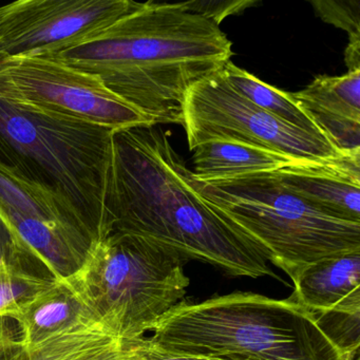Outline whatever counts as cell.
I'll return each instance as SVG.
<instances>
[{"mask_svg": "<svg viewBox=\"0 0 360 360\" xmlns=\"http://www.w3.org/2000/svg\"><path fill=\"white\" fill-rule=\"evenodd\" d=\"M104 212L103 236L143 238L233 276H274L259 246L201 195L158 125L113 131Z\"/></svg>", "mask_w": 360, "mask_h": 360, "instance_id": "obj_1", "label": "cell"}, {"mask_svg": "<svg viewBox=\"0 0 360 360\" xmlns=\"http://www.w3.org/2000/svg\"><path fill=\"white\" fill-rule=\"evenodd\" d=\"M231 47L185 3L147 1L86 41L37 56L96 77L153 125H182L189 90L231 60Z\"/></svg>", "mask_w": 360, "mask_h": 360, "instance_id": "obj_2", "label": "cell"}, {"mask_svg": "<svg viewBox=\"0 0 360 360\" xmlns=\"http://www.w3.org/2000/svg\"><path fill=\"white\" fill-rule=\"evenodd\" d=\"M149 337L160 349L227 360H347L292 299L233 292L181 301Z\"/></svg>", "mask_w": 360, "mask_h": 360, "instance_id": "obj_3", "label": "cell"}, {"mask_svg": "<svg viewBox=\"0 0 360 360\" xmlns=\"http://www.w3.org/2000/svg\"><path fill=\"white\" fill-rule=\"evenodd\" d=\"M113 130L0 98V159L62 195L104 235Z\"/></svg>", "mask_w": 360, "mask_h": 360, "instance_id": "obj_4", "label": "cell"}, {"mask_svg": "<svg viewBox=\"0 0 360 360\" xmlns=\"http://www.w3.org/2000/svg\"><path fill=\"white\" fill-rule=\"evenodd\" d=\"M184 262L169 248L112 231L94 240L64 280L94 317L134 340L183 301L189 285Z\"/></svg>", "mask_w": 360, "mask_h": 360, "instance_id": "obj_5", "label": "cell"}, {"mask_svg": "<svg viewBox=\"0 0 360 360\" xmlns=\"http://www.w3.org/2000/svg\"><path fill=\"white\" fill-rule=\"evenodd\" d=\"M195 182L201 195L292 280L320 259L360 250V223L322 214L286 188L275 172Z\"/></svg>", "mask_w": 360, "mask_h": 360, "instance_id": "obj_6", "label": "cell"}, {"mask_svg": "<svg viewBox=\"0 0 360 360\" xmlns=\"http://www.w3.org/2000/svg\"><path fill=\"white\" fill-rule=\"evenodd\" d=\"M182 126L189 150L212 141H233L299 161L338 159L330 141L283 123L240 96L221 70L195 84L184 101Z\"/></svg>", "mask_w": 360, "mask_h": 360, "instance_id": "obj_7", "label": "cell"}, {"mask_svg": "<svg viewBox=\"0 0 360 360\" xmlns=\"http://www.w3.org/2000/svg\"><path fill=\"white\" fill-rule=\"evenodd\" d=\"M0 98L110 128L153 125L96 77L39 56L0 64Z\"/></svg>", "mask_w": 360, "mask_h": 360, "instance_id": "obj_8", "label": "cell"}, {"mask_svg": "<svg viewBox=\"0 0 360 360\" xmlns=\"http://www.w3.org/2000/svg\"><path fill=\"white\" fill-rule=\"evenodd\" d=\"M132 0H20L0 7V64L90 39L142 7Z\"/></svg>", "mask_w": 360, "mask_h": 360, "instance_id": "obj_9", "label": "cell"}, {"mask_svg": "<svg viewBox=\"0 0 360 360\" xmlns=\"http://www.w3.org/2000/svg\"><path fill=\"white\" fill-rule=\"evenodd\" d=\"M130 341L91 314L37 340L18 320L0 317V360H127Z\"/></svg>", "mask_w": 360, "mask_h": 360, "instance_id": "obj_10", "label": "cell"}, {"mask_svg": "<svg viewBox=\"0 0 360 360\" xmlns=\"http://www.w3.org/2000/svg\"><path fill=\"white\" fill-rule=\"evenodd\" d=\"M275 174L286 188L322 214L360 223V151L328 161L292 164Z\"/></svg>", "mask_w": 360, "mask_h": 360, "instance_id": "obj_11", "label": "cell"}, {"mask_svg": "<svg viewBox=\"0 0 360 360\" xmlns=\"http://www.w3.org/2000/svg\"><path fill=\"white\" fill-rule=\"evenodd\" d=\"M0 212L49 223L89 243L94 240L81 214L56 189L1 159Z\"/></svg>", "mask_w": 360, "mask_h": 360, "instance_id": "obj_12", "label": "cell"}, {"mask_svg": "<svg viewBox=\"0 0 360 360\" xmlns=\"http://www.w3.org/2000/svg\"><path fill=\"white\" fill-rule=\"evenodd\" d=\"M290 299L309 311H360V250L320 259L292 279Z\"/></svg>", "mask_w": 360, "mask_h": 360, "instance_id": "obj_13", "label": "cell"}, {"mask_svg": "<svg viewBox=\"0 0 360 360\" xmlns=\"http://www.w3.org/2000/svg\"><path fill=\"white\" fill-rule=\"evenodd\" d=\"M193 151V174L199 182L275 172L292 164L311 162L299 161L282 153L233 141H212L200 145Z\"/></svg>", "mask_w": 360, "mask_h": 360, "instance_id": "obj_14", "label": "cell"}, {"mask_svg": "<svg viewBox=\"0 0 360 360\" xmlns=\"http://www.w3.org/2000/svg\"><path fill=\"white\" fill-rule=\"evenodd\" d=\"M90 313L64 279L35 295L15 318L29 340L66 328ZM92 315V314H91Z\"/></svg>", "mask_w": 360, "mask_h": 360, "instance_id": "obj_15", "label": "cell"}, {"mask_svg": "<svg viewBox=\"0 0 360 360\" xmlns=\"http://www.w3.org/2000/svg\"><path fill=\"white\" fill-rule=\"evenodd\" d=\"M292 96L315 123L321 119L360 122V71L342 77L318 75Z\"/></svg>", "mask_w": 360, "mask_h": 360, "instance_id": "obj_16", "label": "cell"}, {"mask_svg": "<svg viewBox=\"0 0 360 360\" xmlns=\"http://www.w3.org/2000/svg\"><path fill=\"white\" fill-rule=\"evenodd\" d=\"M221 72L231 87L255 106L283 123L328 140L311 115L292 98V94L263 83L248 71L236 66L231 60L223 66Z\"/></svg>", "mask_w": 360, "mask_h": 360, "instance_id": "obj_17", "label": "cell"}, {"mask_svg": "<svg viewBox=\"0 0 360 360\" xmlns=\"http://www.w3.org/2000/svg\"><path fill=\"white\" fill-rule=\"evenodd\" d=\"M56 278L33 273L20 263L0 265V317L15 319L25 303L53 285Z\"/></svg>", "mask_w": 360, "mask_h": 360, "instance_id": "obj_18", "label": "cell"}, {"mask_svg": "<svg viewBox=\"0 0 360 360\" xmlns=\"http://www.w3.org/2000/svg\"><path fill=\"white\" fill-rule=\"evenodd\" d=\"M311 313L320 330L347 360L359 359L360 311Z\"/></svg>", "mask_w": 360, "mask_h": 360, "instance_id": "obj_19", "label": "cell"}, {"mask_svg": "<svg viewBox=\"0 0 360 360\" xmlns=\"http://www.w3.org/2000/svg\"><path fill=\"white\" fill-rule=\"evenodd\" d=\"M311 5L324 22L347 32L349 44H360L359 0H316L311 1Z\"/></svg>", "mask_w": 360, "mask_h": 360, "instance_id": "obj_20", "label": "cell"}, {"mask_svg": "<svg viewBox=\"0 0 360 360\" xmlns=\"http://www.w3.org/2000/svg\"><path fill=\"white\" fill-rule=\"evenodd\" d=\"M127 360H227L210 356L189 355L160 349L146 337L134 339L130 342Z\"/></svg>", "mask_w": 360, "mask_h": 360, "instance_id": "obj_21", "label": "cell"}, {"mask_svg": "<svg viewBox=\"0 0 360 360\" xmlns=\"http://www.w3.org/2000/svg\"><path fill=\"white\" fill-rule=\"evenodd\" d=\"M185 5L191 11L201 14L205 18H210L212 22L220 26L221 22L227 16L237 15L242 13L244 10L248 9L252 6L258 5L252 0H224V1H185Z\"/></svg>", "mask_w": 360, "mask_h": 360, "instance_id": "obj_22", "label": "cell"}, {"mask_svg": "<svg viewBox=\"0 0 360 360\" xmlns=\"http://www.w3.org/2000/svg\"><path fill=\"white\" fill-rule=\"evenodd\" d=\"M28 254L20 248L9 227L0 218V265L4 263L27 262Z\"/></svg>", "mask_w": 360, "mask_h": 360, "instance_id": "obj_23", "label": "cell"}]
</instances>
